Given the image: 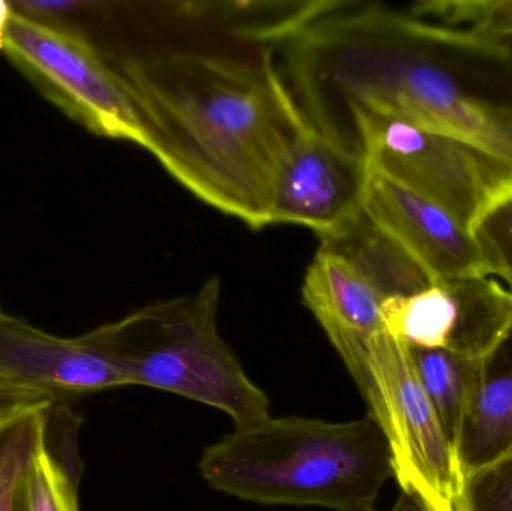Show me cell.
<instances>
[{
	"mask_svg": "<svg viewBox=\"0 0 512 511\" xmlns=\"http://www.w3.org/2000/svg\"><path fill=\"white\" fill-rule=\"evenodd\" d=\"M390 511H427L418 503L414 498L408 497V495L403 494L402 497L397 501L396 506L393 507Z\"/></svg>",
	"mask_w": 512,
	"mask_h": 511,
	"instance_id": "23",
	"label": "cell"
},
{
	"mask_svg": "<svg viewBox=\"0 0 512 511\" xmlns=\"http://www.w3.org/2000/svg\"><path fill=\"white\" fill-rule=\"evenodd\" d=\"M219 302L221 281L215 276L191 296L144 306L81 339L128 386L185 396L224 411L236 428H245L270 417V399L221 338Z\"/></svg>",
	"mask_w": 512,
	"mask_h": 511,
	"instance_id": "4",
	"label": "cell"
},
{
	"mask_svg": "<svg viewBox=\"0 0 512 511\" xmlns=\"http://www.w3.org/2000/svg\"><path fill=\"white\" fill-rule=\"evenodd\" d=\"M198 470L240 500L334 511H375L394 476L387 438L369 414L346 423L268 417L207 447Z\"/></svg>",
	"mask_w": 512,
	"mask_h": 511,
	"instance_id": "3",
	"label": "cell"
},
{
	"mask_svg": "<svg viewBox=\"0 0 512 511\" xmlns=\"http://www.w3.org/2000/svg\"><path fill=\"white\" fill-rule=\"evenodd\" d=\"M110 65L137 108L147 152L170 176L252 230L271 225L277 176L306 116L270 48L258 65L204 53Z\"/></svg>",
	"mask_w": 512,
	"mask_h": 511,
	"instance_id": "2",
	"label": "cell"
},
{
	"mask_svg": "<svg viewBox=\"0 0 512 511\" xmlns=\"http://www.w3.org/2000/svg\"><path fill=\"white\" fill-rule=\"evenodd\" d=\"M243 33L282 50L298 107L328 137L363 110L459 138L512 165L511 105L468 89L448 63L454 50L438 24L381 3L307 2Z\"/></svg>",
	"mask_w": 512,
	"mask_h": 511,
	"instance_id": "1",
	"label": "cell"
},
{
	"mask_svg": "<svg viewBox=\"0 0 512 511\" xmlns=\"http://www.w3.org/2000/svg\"><path fill=\"white\" fill-rule=\"evenodd\" d=\"M0 374L51 393L84 395L128 386L123 375L78 338H60L0 306Z\"/></svg>",
	"mask_w": 512,
	"mask_h": 511,
	"instance_id": "10",
	"label": "cell"
},
{
	"mask_svg": "<svg viewBox=\"0 0 512 511\" xmlns=\"http://www.w3.org/2000/svg\"><path fill=\"white\" fill-rule=\"evenodd\" d=\"M50 410L33 411L0 428V511H15V500L36 455L47 446Z\"/></svg>",
	"mask_w": 512,
	"mask_h": 511,
	"instance_id": "17",
	"label": "cell"
},
{
	"mask_svg": "<svg viewBox=\"0 0 512 511\" xmlns=\"http://www.w3.org/2000/svg\"><path fill=\"white\" fill-rule=\"evenodd\" d=\"M369 173L363 156L304 120L277 176L271 225H301L322 243L340 239L363 216Z\"/></svg>",
	"mask_w": 512,
	"mask_h": 511,
	"instance_id": "8",
	"label": "cell"
},
{
	"mask_svg": "<svg viewBox=\"0 0 512 511\" xmlns=\"http://www.w3.org/2000/svg\"><path fill=\"white\" fill-rule=\"evenodd\" d=\"M11 15V3L6 2V0H0V53H2L3 45H5V35Z\"/></svg>",
	"mask_w": 512,
	"mask_h": 511,
	"instance_id": "22",
	"label": "cell"
},
{
	"mask_svg": "<svg viewBox=\"0 0 512 511\" xmlns=\"http://www.w3.org/2000/svg\"><path fill=\"white\" fill-rule=\"evenodd\" d=\"M2 53L78 125L146 149V132L125 83L83 39L12 9Z\"/></svg>",
	"mask_w": 512,
	"mask_h": 511,
	"instance_id": "7",
	"label": "cell"
},
{
	"mask_svg": "<svg viewBox=\"0 0 512 511\" xmlns=\"http://www.w3.org/2000/svg\"><path fill=\"white\" fill-rule=\"evenodd\" d=\"M409 354L424 393L457 449L477 389L481 359L420 347H409Z\"/></svg>",
	"mask_w": 512,
	"mask_h": 511,
	"instance_id": "14",
	"label": "cell"
},
{
	"mask_svg": "<svg viewBox=\"0 0 512 511\" xmlns=\"http://www.w3.org/2000/svg\"><path fill=\"white\" fill-rule=\"evenodd\" d=\"M328 339L387 438L403 494L427 511H460L465 476L457 449L424 393L408 345L384 329Z\"/></svg>",
	"mask_w": 512,
	"mask_h": 511,
	"instance_id": "5",
	"label": "cell"
},
{
	"mask_svg": "<svg viewBox=\"0 0 512 511\" xmlns=\"http://www.w3.org/2000/svg\"><path fill=\"white\" fill-rule=\"evenodd\" d=\"M460 511H512V453L465 476Z\"/></svg>",
	"mask_w": 512,
	"mask_h": 511,
	"instance_id": "20",
	"label": "cell"
},
{
	"mask_svg": "<svg viewBox=\"0 0 512 511\" xmlns=\"http://www.w3.org/2000/svg\"><path fill=\"white\" fill-rule=\"evenodd\" d=\"M15 511H80L77 479L48 450H39L15 500Z\"/></svg>",
	"mask_w": 512,
	"mask_h": 511,
	"instance_id": "18",
	"label": "cell"
},
{
	"mask_svg": "<svg viewBox=\"0 0 512 511\" xmlns=\"http://www.w3.org/2000/svg\"><path fill=\"white\" fill-rule=\"evenodd\" d=\"M56 402L51 393L0 374V428L24 414L50 410Z\"/></svg>",
	"mask_w": 512,
	"mask_h": 511,
	"instance_id": "21",
	"label": "cell"
},
{
	"mask_svg": "<svg viewBox=\"0 0 512 511\" xmlns=\"http://www.w3.org/2000/svg\"><path fill=\"white\" fill-rule=\"evenodd\" d=\"M512 453V323L481 359L477 389L457 443L463 476Z\"/></svg>",
	"mask_w": 512,
	"mask_h": 511,
	"instance_id": "12",
	"label": "cell"
},
{
	"mask_svg": "<svg viewBox=\"0 0 512 511\" xmlns=\"http://www.w3.org/2000/svg\"><path fill=\"white\" fill-rule=\"evenodd\" d=\"M381 321L385 332L409 347L451 351L459 306L444 284H433L420 293L385 299Z\"/></svg>",
	"mask_w": 512,
	"mask_h": 511,
	"instance_id": "15",
	"label": "cell"
},
{
	"mask_svg": "<svg viewBox=\"0 0 512 511\" xmlns=\"http://www.w3.org/2000/svg\"><path fill=\"white\" fill-rule=\"evenodd\" d=\"M444 284L459 306L453 353L483 359L512 323V291L492 276L448 279Z\"/></svg>",
	"mask_w": 512,
	"mask_h": 511,
	"instance_id": "13",
	"label": "cell"
},
{
	"mask_svg": "<svg viewBox=\"0 0 512 511\" xmlns=\"http://www.w3.org/2000/svg\"><path fill=\"white\" fill-rule=\"evenodd\" d=\"M367 164L447 210L469 233L512 192V165L466 141L354 110L330 135Z\"/></svg>",
	"mask_w": 512,
	"mask_h": 511,
	"instance_id": "6",
	"label": "cell"
},
{
	"mask_svg": "<svg viewBox=\"0 0 512 511\" xmlns=\"http://www.w3.org/2000/svg\"><path fill=\"white\" fill-rule=\"evenodd\" d=\"M301 293L327 335H370L382 329L381 306L387 297L354 258L334 246L318 249Z\"/></svg>",
	"mask_w": 512,
	"mask_h": 511,
	"instance_id": "11",
	"label": "cell"
},
{
	"mask_svg": "<svg viewBox=\"0 0 512 511\" xmlns=\"http://www.w3.org/2000/svg\"><path fill=\"white\" fill-rule=\"evenodd\" d=\"M363 215L433 284L490 276L477 240L447 210L370 167Z\"/></svg>",
	"mask_w": 512,
	"mask_h": 511,
	"instance_id": "9",
	"label": "cell"
},
{
	"mask_svg": "<svg viewBox=\"0 0 512 511\" xmlns=\"http://www.w3.org/2000/svg\"><path fill=\"white\" fill-rule=\"evenodd\" d=\"M496 62L502 63L512 75V44L502 45V54Z\"/></svg>",
	"mask_w": 512,
	"mask_h": 511,
	"instance_id": "24",
	"label": "cell"
},
{
	"mask_svg": "<svg viewBox=\"0 0 512 511\" xmlns=\"http://www.w3.org/2000/svg\"><path fill=\"white\" fill-rule=\"evenodd\" d=\"M489 275H498L512 291V192L483 216L474 233Z\"/></svg>",
	"mask_w": 512,
	"mask_h": 511,
	"instance_id": "19",
	"label": "cell"
},
{
	"mask_svg": "<svg viewBox=\"0 0 512 511\" xmlns=\"http://www.w3.org/2000/svg\"><path fill=\"white\" fill-rule=\"evenodd\" d=\"M412 15L465 33L481 51L512 44V0H427Z\"/></svg>",
	"mask_w": 512,
	"mask_h": 511,
	"instance_id": "16",
	"label": "cell"
}]
</instances>
